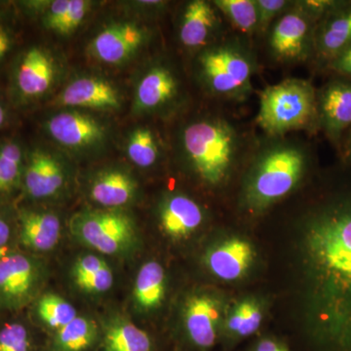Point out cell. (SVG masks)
Instances as JSON below:
<instances>
[{"instance_id": "obj_1", "label": "cell", "mask_w": 351, "mask_h": 351, "mask_svg": "<svg viewBox=\"0 0 351 351\" xmlns=\"http://www.w3.org/2000/svg\"><path fill=\"white\" fill-rule=\"evenodd\" d=\"M302 232L309 339L316 351H351V195L316 208Z\"/></svg>"}, {"instance_id": "obj_15", "label": "cell", "mask_w": 351, "mask_h": 351, "mask_svg": "<svg viewBox=\"0 0 351 351\" xmlns=\"http://www.w3.org/2000/svg\"><path fill=\"white\" fill-rule=\"evenodd\" d=\"M202 208L193 198L182 193L168 195L159 209V223L171 239H186L204 221Z\"/></svg>"}, {"instance_id": "obj_28", "label": "cell", "mask_w": 351, "mask_h": 351, "mask_svg": "<svg viewBox=\"0 0 351 351\" xmlns=\"http://www.w3.org/2000/svg\"><path fill=\"white\" fill-rule=\"evenodd\" d=\"M36 313L38 319L55 331L66 326L77 317V311L73 304L64 298L52 293L40 295L36 302Z\"/></svg>"}, {"instance_id": "obj_8", "label": "cell", "mask_w": 351, "mask_h": 351, "mask_svg": "<svg viewBox=\"0 0 351 351\" xmlns=\"http://www.w3.org/2000/svg\"><path fill=\"white\" fill-rule=\"evenodd\" d=\"M315 21L297 2L274 21L269 36L270 54L284 64L306 61L314 52Z\"/></svg>"}, {"instance_id": "obj_7", "label": "cell", "mask_w": 351, "mask_h": 351, "mask_svg": "<svg viewBox=\"0 0 351 351\" xmlns=\"http://www.w3.org/2000/svg\"><path fill=\"white\" fill-rule=\"evenodd\" d=\"M46 269L38 258L16 250L0 255V308L20 311L38 299Z\"/></svg>"}, {"instance_id": "obj_34", "label": "cell", "mask_w": 351, "mask_h": 351, "mask_svg": "<svg viewBox=\"0 0 351 351\" xmlns=\"http://www.w3.org/2000/svg\"><path fill=\"white\" fill-rule=\"evenodd\" d=\"M90 2L84 0H71L69 10L64 14L63 18L59 20L52 31L58 34H69L82 24L83 19L89 10Z\"/></svg>"}, {"instance_id": "obj_16", "label": "cell", "mask_w": 351, "mask_h": 351, "mask_svg": "<svg viewBox=\"0 0 351 351\" xmlns=\"http://www.w3.org/2000/svg\"><path fill=\"white\" fill-rule=\"evenodd\" d=\"M351 44V3L329 14L320 21L314 34V51L320 61L329 63Z\"/></svg>"}, {"instance_id": "obj_36", "label": "cell", "mask_w": 351, "mask_h": 351, "mask_svg": "<svg viewBox=\"0 0 351 351\" xmlns=\"http://www.w3.org/2000/svg\"><path fill=\"white\" fill-rule=\"evenodd\" d=\"M332 71L351 78V44L328 63Z\"/></svg>"}, {"instance_id": "obj_4", "label": "cell", "mask_w": 351, "mask_h": 351, "mask_svg": "<svg viewBox=\"0 0 351 351\" xmlns=\"http://www.w3.org/2000/svg\"><path fill=\"white\" fill-rule=\"evenodd\" d=\"M197 63L201 82L217 98L242 101L253 91L257 63L250 48L239 39L208 46L201 51Z\"/></svg>"}, {"instance_id": "obj_35", "label": "cell", "mask_w": 351, "mask_h": 351, "mask_svg": "<svg viewBox=\"0 0 351 351\" xmlns=\"http://www.w3.org/2000/svg\"><path fill=\"white\" fill-rule=\"evenodd\" d=\"M298 4L315 22H320L335 10L343 6L346 2L335 0H306L298 1Z\"/></svg>"}, {"instance_id": "obj_29", "label": "cell", "mask_w": 351, "mask_h": 351, "mask_svg": "<svg viewBox=\"0 0 351 351\" xmlns=\"http://www.w3.org/2000/svg\"><path fill=\"white\" fill-rule=\"evenodd\" d=\"M213 4L240 32L246 34L258 32L257 0H215Z\"/></svg>"}, {"instance_id": "obj_26", "label": "cell", "mask_w": 351, "mask_h": 351, "mask_svg": "<svg viewBox=\"0 0 351 351\" xmlns=\"http://www.w3.org/2000/svg\"><path fill=\"white\" fill-rule=\"evenodd\" d=\"M100 332L93 320L77 316L55 332L49 351H87L99 341Z\"/></svg>"}, {"instance_id": "obj_32", "label": "cell", "mask_w": 351, "mask_h": 351, "mask_svg": "<svg viewBox=\"0 0 351 351\" xmlns=\"http://www.w3.org/2000/svg\"><path fill=\"white\" fill-rule=\"evenodd\" d=\"M31 332L22 323L13 322L0 329V351H32Z\"/></svg>"}, {"instance_id": "obj_22", "label": "cell", "mask_w": 351, "mask_h": 351, "mask_svg": "<svg viewBox=\"0 0 351 351\" xmlns=\"http://www.w3.org/2000/svg\"><path fill=\"white\" fill-rule=\"evenodd\" d=\"M54 73V64L47 53L32 48L21 62L17 73L18 87L25 96H40L49 89Z\"/></svg>"}, {"instance_id": "obj_40", "label": "cell", "mask_w": 351, "mask_h": 351, "mask_svg": "<svg viewBox=\"0 0 351 351\" xmlns=\"http://www.w3.org/2000/svg\"><path fill=\"white\" fill-rule=\"evenodd\" d=\"M343 154L346 160L351 162V128L348 131V135L343 142Z\"/></svg>"}, {"instance_id": "obj_38", "label": "cell", "mask_w": 351, "mask_h": 351, "mask_svg": "<svg viewBox=\"0 0 351 351\" xmlns=\"http://www.w3.org/2000/svg\"><path fill=\"white\" fill-rule=\"evenodd\" d=\"M253 351H290L280 341L274 339H263L258 341Z\"/></svg>"}, {"instance_id": "obj_37", "label": "cell", "mask_w": 351, "mask_h": 351, "mask_svg": "<svg viewBox=\"0 0 351 351\" xmlns=\"http://www.w3.org/2000/svg\"><path fill=\"white\" fill-rule=\"evenodd\" d=\"M11 228L5 219L0 217V255L11 250Z\"/></svg>"}, {"instance_id": "obj_21", "label": "cell", "mask_w": 351, "mask_h": 351, "mask_svg": "<svg viewBox=\"0 0 351 351\" xmlns=\"http://www.w3.org/2000/svg\"><path fill=\"white\" fill-rule=\"evenodd\" d=\"M137 184L128 173L121 170H107L100 173L90 189L94 202L108 208L125 206L135 197Z\"/></svg>"}, {"instance_id": "obj_3", "label": "cell", "mask_w": 351, "mask_h": 351, "mask_svg": "<svg viewBox=\"0 0 351 351\" xmlns=\"http://www.w3.org/2000/svg\"><path fill=\"white\" fill-rule=\"evenodd\" d=\"M182 145L191 169L210 186L226 181L241 152L239 132L219 117L189 124L182 131Z\"/></svg>"}, {"instance_id": "obj_33", "label": "cell", "mask_w": 351, "mask_h": 351, "mask_svg": "<svg viewBox=\"0 0 351 351\" xmlns=\"http://www.w3.org/2000/svg\"><path fill=\"white\" fill-rule=\"evenodd\" d=\"M295 2L287 1V0H257L258 32H267L272 22L280 17Z\"/></svg>"}, {"instance_id": "obj_18", "label": "cell", "mask_w": 351, "mask_h": 351, "mask_svg": "<svg viewBox=\"0 0 351 351\" xmlns=\"http://www.w3.org/2000/svg\"><path fill=\"white\" fill-rule=\"evenodd\" d=\"M61 237V221L54 213L22 210L19 213L21 244L32 252H47L57 246Z\"/></svg>"}, {"instance_id": "obj_27", "label": "cell", "mask_w": 351, "mask_h": 351, "mask_svg": "<svg viewBox=\"0 0 351 351\" xmlns=\"http://www.w3.org/2000/svg\"><path fill=\"white\" fill-rule=\"evenodd\" d=\"M263 318V307L257 300L245 299L230 309L223 323V330L228 338H247L260 329Z\"/></svg>"}, {"instance_id": "obj_5", "label": "cell", "mask_w": 351, "mask_h": 351, "mask_svg": "<svg viewBox=\"0 0 351 351\" xmlns=\"http://www.w3.org/2000/svg\"><path fill=\"white\" fill-rule=\"evenodd\" d=\"M317 92L300 78H288L265 88L260 95L257 122L272 137L318 125Z\"/></svg>"}, {"instance_id": "obj_23", "label": "cell", "mask_w": 351, "mask_h": 351, "mask_svg": "<svg viewBox=\"0 0 351 351\" xmlns=\"http://www.w3.org/2000/svg\"><path fill=\"white\" fill-rule=\"evenodd\" d=\"M149 335L122 316H114L105 323L101 339V351H152Z\"/></svg>"}, {"instance_id": "obj_2", "label": "cell", "mask_w": 351, "mask_h": 351, "mask_svg": "<svg viewBox=\"0 0 351 351\" xmlns=\"http://www.w3.org/2000/svg\"><path fill=\"white\" fill-rule=\"evenodd\" d=\"M308 156L304 147L279 142L265 147L252 165L243 191L245 206L263 211L290 195L306 174Z\"/></svg>"}, {"instance_id": "obj_41", "label": "cell", "mask_w": 351, "mask_h": 351, "mask_svg": "<svg viewBox=\"0 0 351 351\" xmlns=\"http://www.w3.org/2000/svg\"><path fill=\"white\" fill-rule=\"evenodd\" d=\"M5 110H4L2 106L0 105V126H1L2 124L4 123V121H5Z\"/></svg>"}, {"instance_id": "obj_19", "label": "cell", "mask_w": 351, "mask_h": 351, "mask_svg": "<svg viewBox=\"0 0 351 351\" xmlns=\"http://www.w3.org/2000/svg\"><path fill=\"white\" fill-rule=\"evenodd\" d=\"M60 101L69 107L115 110L120 99L115 88L106 80L96 77L78 78L66 87Z\"/></svg>"}, {"instance_id": "obj_25", "label": "cell", "mask_w": 351, "mask_h": 351, "mask_svg": "<svg viewBox=\"0 0 351 351\" xmlns=\"http://www.w3.org/2000/svg\"><path fill=\"white\" fill-rule=\"evenodd\" d=\"M71 276L78 288L89 294H103L113 285L112 270L103 258L87 254L77 258Z\"/></svg>"}, {"instance_id": "obj_11", "label": "cell", "mask_w": 351, "mask_h": 351, "mask_svg": "<svg viewBox=\"0 0 351 351\" xmlns=\"http://www.w3.org/2000/svg\"><path fill=\"white\" fill-rule=\"evenodd\" d=\"M255 260V250L248 240L230 237L215 245L205 256V265L213 276L235 281L247 274Z\"/></svg>"}, {"instance_id": "obj_6", "label": "cell", "mask_w": 351, "mask_h": 351, "mask_svg": "<svg viewBox=\"0 0 351 351\" xmlns=\"http://www.w3.org/2000/svg\"><path fill=\"white\" fill-rule=\"evenodd\" d=\"M71 234L78 241L108 256H126L138 244L133 219L114 210H84L69 221Z\"/></svg>"}, {"instance_id": "obj_20", "label": "cell", "mask_w": 351, "mask_h": 351, "mask_svg": "<svg viewBox=\"0 0 351 351\" xmlns=\"http://www.w3.org/2000/svg\"><path fill=\"white\" fill-rule=\"evenodd\" d=\"M179 91L174 73L164 66L147 71L136 91V108L141 112H152L171 103Z\"/></svg>"}, {"instance_id": "obj_30", "label": "cell", "mask_w": 351, "mask_h": 351, "mask_svg": "<svg viewBox=\"0 0 351 351\" xmlns=\"http://www.w3.org/2000/svg\"><path fill=\"white\" fill-rule=\"evenodd\" d=\"M127 154L134 164L149 168L158 159L159 149L156 136L149 128H138L131 134L127 145Z\"/></svg>"}, {"instance_id": "obj_12", "label": "cell", "mask_w": 351, "mask_h": 351, "mask_svg": "<svg viewBox=\"0 0 351 351\" xmlns=\"http://www.w3.org/2000/svg\"><path fill=\"white\" fill-rule=\"evenodd\" d=\"M213 2L193 0L182 11L180 39L186 47L199 49L212 45L219 36L221 24Z\"/></svg>"}, {"instance_id": "obj_10", "label": "cell", "mask_w": 351, "mask_h": 351, "mask_svg": "<svg viewBox=\"0 0 351 351\" xmlns=\"http://www.w3.org/2000/svg\"><path fill=\"white\" fill-rule=\"evenodd\" d=\"M318 126L339 143L351 128V82L335 80L317 92Z\"/></svg>"}, {"instance_id": "obj_9", "label": "cell", "mask_w": 351, "mask_h": 351, "mask_svg": "<svg viewBox=\"0 0 351 351\" xmlns=\"http://www.w3.org/2000/svg\"><path fill=\"white\" fill-rule=\"evenodd\" d=\"M223 304L210 293L189 295L182 308V323L189 343L200 350L213 348L223 325Z\"/></svg>"}, {"instance_id": "obj_17", "label": "cell", "mask_w": 351, "mask_h": 351, "mask_svg": "<svg viewBox=\"0 0 351 351\" xmlns=\"http://www.w3.org/2000/svg\"><path fill=\"white\" fill-rule=\"evenodd\" d=\"M66 174L62 164L49 154L34 152L24 173L25 193L36 199L52 197L63 189Z\"/></svg>"}, {"instance_id": "obj_31", "label": "cell", "mask_w": 351, "mask_h": 351, "mask_svg": "<svg viewBox=\"0 0 351 351\" xmlns=\"http://www.w3.org/2000/svg\"><path fill=\"white\" fill-rule=\"evenodd\" d=\"M23 152L15 143L0 147V195L12 191L22 176Z\"/></svg>"}, {"instance_id": "obj_14", "label": "cell", "mask_w": 351, "mask_h": 351, "mask_svg": "<svg viewBox=\"0 0 351 351\" xmlns=\"http://www.w3.org/2000/svg\"><path fill=\"white\" fill-rule=\"evenodd\" d=\"M48 131L56 142L71 149L91 147L105 137V131L96 119L75 112H61L51 117Z\"/></svg>"}, {"instance_id": "obj_13", "label": "cell", "mask_w": 351, "mask_h": 351, "mask_svg": "<svg viewBox=\"0 0 351 351\" xmlns=\"http://www.w3.org/2000/svg\"><path fill=\"white\" fill-rule=\"evenodd\" d=\"M145 32L132 23L115 24L103 29L92 43V53L107 64H119L130 58L144 43Z\"/></svg>"}, {"instance_id": "obj_39", "label": "cell", "mask_w": 351, "mask_h": 351, "mask_svg": "<svg viewBox=\"0 0 351 351\" xmlns=\"http://www.w3.org/2000/svg\"><path fill=\"white\" fill-rule=\"evenodd\" d=\"M10 46V39L5 32L0 31V58L8 51Z\"/></svg>"}, {"instance_id": "obj_24", "label": "cell", "mask_w": 351, "mask_h": 351, "mask_svg": "<svg viewBox=\"0 0 351 351\" xmlns=\"http://www.w3.org/2000/svg\"><path fill=\"white\" fill-rule=\"evenodd\" d=\"M166 293V274L162 265L149 261L142 265L136 276L133 298L138 311L149 313L162 304Z\"/></svg>"}]
</instances>
